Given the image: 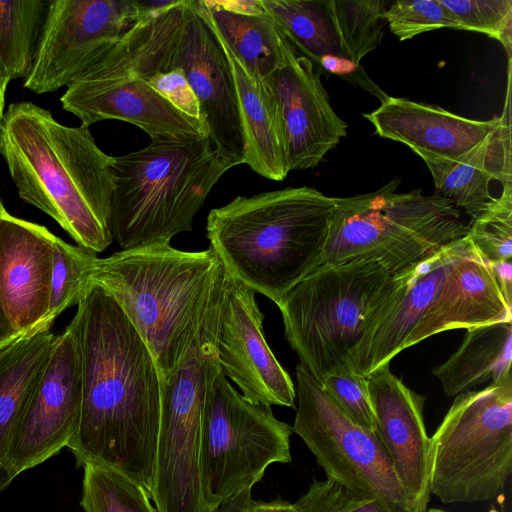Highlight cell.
Masks as SVG:
<instances>
[{
    "label": "cell",
    "instance_id": "6da1fadb",
    "mask_svg": "<svg viewBox=\"0 0 512 512\" xmlns=\"http://www.w3.org/2000/svg\"><path fill=\"white\" fill-rule=\"evenodd\" d=\"M74 323L81 362L79 423L68 444L78 467L112 468L148 492L160 420V379L146 344L116 301L87 282Z\"/></svg>",
    "mask_w": 512,
    "mask_h": 512
},
{
    "label": "cell",
    "instance_id": "7a4b0ae2",
    "mask_svg": "<svg viewBox=\"0 0 512 512\" xmlns=\"http://www.w3.org/2000/svg\"><path fill=\"white\" fill-rule=\"evenodd\" d=\"M0 155L19 197L79 247L96 255L112 243L113 156L88 126H66L35 103L14 102L0 120Z\"/></svg>",
    "mask_w": 512,
    "mask_h": 512
},
{
    "label": "cell",
    "instance_id": "3957f363",
    "mask_svg": "<svg viewBox=\"0 0 512 512\" xmlns=\"http://www.w3.org/2000/svg\"><path fill=\"white\" fill-rule=\"evenodd\" d=\"M224 279L225 269L210 247L182 251L164 243L97 258L87 276L136 329L160 380L173 373L191 348Z\"/></svg>",
    "mask_w": 512,
    "mask_h": 512
},
{
    "label": "cell",
    "instance_id": "277c9868",
    "mask_svg": "<svg viewBox=\"0 0 512 512\" xmlns=\"http://www.w3.org/2000/svg\"><path fill=\"white\" fill-rule=\"evenodd\" d=\"M335 197L311 187L238 196L212 209L206 234L225 271L277 306L320 266Z\"/></svg>",
    "mask_w": 512,
    "mask_h": 512
},
{
    "label": "cell",
    "instance_id": "5b68a950",
    "mask_svg": "<svg viewBox=\"0 0 512 512\" xmlns=\"http://www.w3.org/2000/svg\"><path fill=\"white\" fill-rule=\"evenodd\" d=\"M232 167L207 136L154 137L113 157V240L122 249L170 244L192 230L211 189Z\"/></svg>",
    "mask_w": 512,
    "mask_h": 512
},
{
    "label": "cell",
    "instance_id": "8992f818",
    "mask_svg": "<svg viewBox=\"0 0 512 512\" xmlns=\"http://www.w3.org/2000/svg\"><path fill=\"white\" fill-rule=\"evenodd\" d=\"M398 186L393 180L371 193L335 198L320 266L368 259L397 275L467 234L451 200L421 189L398 193Z\"/></svg>",
    "mask_w": 512,
    "mask_h": 512
},
{
    "label": "cell",
    "instance_id": "52a82bcc",
    "mask_svg": "<svg viewBox=\"0 0 512 512\" xmlns=\"http://www.w3.org/2000/svg\"><path fill=\"white\" fill-rule=\"evenodd\" d=\"M405 272L392 275L368 259L321 265L286 294L278 306L285 339L319 383L350 366L349 352Z\"/></svg>",
    "mask_w": 512,
    "mask_h": 512
},
{
    "label": "cell",
    "instance_id": "ba28073f",
    "mask_svg": "<svg viewBox=\"0 0 512 512\" xmlns=\"http://www.w3.org/2000/svg\"><path fill=\"white\" fill-rule=\"evenodd\" d=\"M512 473V375L455 399L430 437L429 491L445 504L502 494Z\"/></svg>",
    "mask_w": 512,
    "mask_h": 512
},
{
    "label": "cell",
    "instance_id": "9c48e42d",
    "mask_svg": "<svg viewBox=\"0 0 512 512\" xmlns=\"http://www.w3.org/2000/svg\"><path fill=\"white\" fill-rule=\"evenodd\" d=\"M218 317L209 315L173 373L160 380V420L151 500L158 512H215L205 502L200 472L204 408L221 373Z\"/></svg>",
    "mask_w": 512,
    "mask_h": 512
},
{
    "label": "cell",
    "instance_id": "30bf717a",
    "mask_svg": "<svg viewBox=\"0 0 512 512\" xmlns=\"http://www.w3.org/2000/svg\"><path fill=\"white\" fill-rule=\"evenodd\" d=\"M292 433V426L278 420L271 406L247 400L221 372L202 420L200 472L206 504L215 511L261 481L269 465L290 463Z\"/></svg>",
    "mask_w": 512,
    "mask_h": 512
},
{
    "label": "cell",
    "instance_id": "8fae6325",
    "mask_svg": "<svg viewBox=\"0 0 512 512\" xmlns=\"http://www.w3.org/2000/svg\"><path fill=\"white\" fill-rule=\"evenodd\" d=\"M298 406L293 432L326 477L379 498L395 512H411L391 460L376 432L354 423L301 364L296 366Z\"/></svg>",
    "mask_w": 512,
    "mask_h": 512
},
{
    "label": "cell",
    "instance_id": "7c38bea8",
    "mask_svg": "<svg viewBox=\"0 0 512 512\" xmlns=\"http://www.w3.org/2000/svg\"><path fill=\"white\" fill-rule=\"evenodd\" d=\"M141 16L137 0L49 1L24 87L37 94L68 87Z\"/></svg>",
    "mask_w": 512,
    "mask_h": 512
},
{
    "label": "cell",
    "instance_id": "4fadbf2b",
    "mask_svg": "<svg viewBox=\"0 0 512 512\" xmlns=\"http://www.w3.org/2000/svg\"><path fill=\"white\" fill-rule=\"evenodd\" d=\"M81 362L74 323L56 335L35 391L7 445L2 466L9 483L67 447L80 418Z\"/></svg>",
    "mask_w": 512,
    "mask_h": 512
},
{
    "label": "cell",
    "instance_id": "5bb4252c",
    "mask_svg": "<svg viewBox=\"0 0 512 512\" xmlns=\"http://www.w3.org/2000/svg\"><path fill=\"white\" fill-rule=\"evenodd\" d=\"M255 292L225 271L216 337L221 372L249 401L295 408L291 377L271 351Z\"/></svg>",
    "mask_w": 512,
    "mask_h": 512
},
{
    "label": "cell",
    "instance_id": "9a60e30c",
    "mask_svg": "<svg viewBox=\"0 0 512 512\" xmlns=\"http://www.w3.org/2000/svg\"><path fill=\"white\" fill-rule=\"evenodd\" d=\"M171 67L184 72L214 147L234 166L244 164L245 138L232 70L218 38L196 10L194 0H187Z\"/></svg>",
    "mask_w": 512,
    "mask_h": 512
},
{
    "label": "cell",
    "instance_id": "2e32d148",
    "mask_svg": "<svg viewBox=\"0 0 512 512\" xmlns=\"http://www.w3.org/2000/svg\"><path fill=\"white\" fill-rule=\"evenodd\" d=\"M281 45V65L263 80L280 111L289 171L313 169L347 135V124L332 109L313 64L282 32Z\"/></svg>",
    "mask_w": 512,
    "mask_h": 512
},
{
    "label": "cell",
    "instance_id": "e0dca14e",
    "mask_svg": "<svg viewBox=\"0 0 512 512\" xmlns=\"http://www.w3.org/2000/svg\"><path fill=\"white\" fill-rule=\"evenodd\" d=\"M60 100L64 110L88 127L115 119L138 126L150 138L208 137L198 119L176 109L134 74L90 67L67 87Z\"/></svg>",
    "mask_w": 512,
    "mask_h": 512
},
{
    "label": "cell",
    "instance_id": "ac0fdd59",
    "mask_svg": "<svg viewBox=\"0 0 512 512\" xmlns=\"http://www.w3.org/2000/svg\"><path fill=\"white\" fill-rule=\"evenodd\" d=\"M383 364L365 376L384 446L407 497L411 512H425L430 501L429 447L423 409L425 397L414 392Z\"/></svg>",
    "mask_w": 512,
    "mask_h": 512
},
{
    "label": "cell",
    "instance_id": "d6986e66",
    "mask_svg": "<svg viewBox=\"0 0 512 512\" xmlns=\"http://www.w3.org/2000/svg\"><path fill=\"white\" fill-rule=\"evenodd\" d=\"M49 235L45 226L7 210L0 215V304L19 335L50 322L46 319L52 275Z\"/></svg>",
    "mask_w": 512,
    "mask_h": 512
},
{
    "label": "cell",
    "instance_id": "ffe728a7",
    "mask_svg": "<svg viewBox=\"0 0 512 512\" xmlns=\"http://www.w3.org/2000/svg\"><path fill=\"white\" fill-rule=\"evenodd\" d=\"M461 239L444 246L404 273L390 298L349 352L347 361L354 372L366 376L377 367L390 363L404 350L408 337L435 299Z\"/></svg>",
    "mask_w": 512,
    "mask_h": 512
},
{
    "label": "cell",
    "instance_id": "44dd1931",
    "mask_svg": "<svg viewBox=\"0 0 512 512\" xmlns=\"http://www.w3.org/2000/svg\"><path fill=\"white\" fill-rule=\"evenodd\" d=\"M497 322H512V308L507 305L488 263L465 235L435 299L408 337L404 349L440 332Z\"/></svg>",
    "mask_w": 512,
    "mask_h": 512
},
{
    "label": "cell",
    "instance_id": "7402d4cb",
    "mask_svg": "<svg viewBox=\"0 0 512 512\" xmlns=\"http://www.w3.org/2000/svg\"><path fill=\"white\" fill-rule=\"evenodd\" d=\"M382 138L410 147L423 160L457 161L487 139L501 117L474 120L443 108L388 96L364 114Z\"/></svg>",
    "mask_w": 512,
    "mask_h": 512
},
{
    "label": "cell",
    "instance_id": "603a6c76",
    "mask_svg": "<svg viewBox=\"0 0 512 512\" xmlns=\"http://www.w3.org/2000/svg\"><path fill=\"white\" fill-rule=\"evenodd\" d=\"M505 108L496 130L457 161L425 159L437 195L451 200L476 218L494 199L490 183H512L511 166V68L508 67Z\"/></svg>",
    "mask_w": 512,
    "mask_h": 512
},
{
    "label": "cell",
    "instance_id": "cb8c5ba5",
    "mask_svg": "<svg viewBox=\"0 0 512 512\" xmlns=\"http://www.w3.org/2000/svg\"><path fill=\"white\" fill-rule=\"evenodd\" d=\"M218 40L228 58L236 86L245 138L244 164L262 177L281 181L290 171L277 103L265 81L251 75L228 47Z\"/></svg>",
    "mask_w": 512,
    "mask_h": 512
},
{
    "label": "cell",
    "instance_id": "d4e9b609",
    "mask_svg": "<svg viewBox=\"0 0 512 512\" xmlns=\"http://www.w3.org/2000/svg\"><path fill=\"white\" fill-rule=\"evenodd\" d=\"M51 322L0 349V492L9 487L2 460L48 361L55 334Z\"/></svg>",
    "mask_w": 512,
    "mask_h": 512
},
{
    "label": "cell",
    "instance_id": "484cf974",
    "mask_svg": "<svg viewBox=\"0 0 512 512\" xmlns=\"http://www.w3.org/2000/svg\"><path fill=\"white\" fill-rule=\"evenodd\" d=\"M512 322L466 329L461 345L432 373L448 397L483 384H495L511 374Z\"/></svg>",
    "mask_w": 512,
    "mask_h": 512
},
{
    "label": "cell",
    "instance_id": "4316f807",
    "mask_svg": "<svg viewBox=\"0 0 512 512\" xmlns=\"http://www.w3.org/2000/svg\"><path fill=\"white\" fill-rule=\"evenodd\" d=\"M194 6L251 75L265 79L281 65V32L266 10L239 14L217 6L213 0H194Z\"/></svg>",
    "mask_w": 512,
    "mask_h": 512
},
{
    "label": "cell",
    "instance_id": "83f0119b",
    "mask_svg": "<svg viewBox=\"0 0 512 512\" xmlns=\"http://www.w3.org/2000/svg\"><path fill=\"white\" fill-rule=\"evenodd\" d=\"M262 4L279 30L316 71L326 58L350 61L331 0H262Z\"/></svg>",
    "mask_w": 512,
    "mask_h": 512
},
{
    "label": "cell",
    "instance_id": "f1b7e54d",
    "mask_svg": "<svg viewBox=\"0 0 512 512\" xmlns=\"http://www.w3.org/2000/svg\"><path fill=\"white\" fill-rule=\"evenodd\" d=\"M49 1L0 0V86L26 78L32 67Z\"/></svg>",
    "mask_w": 512,
    "mask_h": 512
},
{
    "label": "cell",
    "instance_id": "f546056e",
    "mask_svg": "<svg viewBox=\"0 0 512 512\" xmlns=\"http://www.w3.org/2000/svg\"><path fill=\"white\" fill-rule=\"evenodd\" d=\"M80 505L84 512H158L150 493L124 474L85 464Z\"/></svg>",
    "mask_w": 512,
    "mask_h": 512
},
{
    "label": "cell",
    "instance_id": "4dcf8cb0",
    "mask_svg": "<svg viewBox=\"0 0 512 512\" xmlns=\"http://www.w3.org/2000/svg\"><path fill=\"white\" fill-rule=\"evenodd\" d=\"M391 4L385 0H331L332 11L350 61L376 49L383 37L384 13Z\"/></svg>",
    "mask_w": 512,
    "mask_h": 512
},
{
    "label": "cell",
    "instance_id": "1f68e13d",
    "mask_svg": "<svg viewBox=\"0 0 512 512\" xmlns=\"http://www.w3.org/2000/svg\"><path fill=\"white\" fill-rule=\"evenodd\" d=\"M52 275L47 320H54L67 308L77 305L87 276L98 257L50 232Z\"/></svg>",
    "mask_w": 512,
    "mask_h": 512
},
{
    "label": "cell",
    "instance_id": "d6a6232c",
    "mask_svg": "<svg viewBox=\"0 0 512 512\" xmlns=\"http://www.w3.org/2000/svg\"><path fill=\"white\" fill-rule=\"evenodd\" d=\"M466 238L487 263L512 258V183L472 219Z\"/></svg>",
    "mask_w": 512,
    "mask_h": 512
},
{
    "label": "cell",
    "instance_id": "836d02e7",
    "mask_svg": "<svg viewBox=\"0 0 512 512\" xmlns=\"http://www.w3.org/2000/svg\"><path fill=\"white\" fill-rule=\"evenodd\" d=\"M456 22V29L498 40L511 60L512 0H438Z\"/></svg>",
    "mask_w": 512,
    "mask_h": 512
},
{
    "label": "cell",
    "instance_id": "e575fe53",
    "mask_svg": "<svg viewBox=\"0 0 512 512\" xmlns=\"http://www.w3.org/2000/svg\"><path fill=\"white\" fill-rule=\"evenodd\" d=\"M334 403L357 425L376 432V422L365 376L343 366L330 371L320 383Z\"/></svg>",
    "mask_w": 512,
    "mask_h": 512
},
{
    "label": "cell",
    "instance_id": "d590c367",
    "mask_svg": "<svg viewBox=\"0 0 512 512\" xmlns=\"http://www.w3.org/2000/svg\"><path fill=\"white\" fill-rule=\"evenodd\" d=\"M295 504L301 512H395L379 498L328 478L314 480Z\"/></svg>",
    "mask_w": 512,
    "mask_h": 512
},
{
    "label": "cell",
    "instance_id": "8d00e7d4",
    "mask_svg": "<svg viewBox=\"0 0 512 512\" xmlns=\"http://www.w3.org/2000/svg\"><path fill=\"white\" fill-rule=\"evenodd\" d=\"M391 32L400 41L439 28H455L450 17L438 0H397L391 2L384 13Z\"/></svg>",
    "mask_w": 512,
    "mask_h": 512
},
{
    "label": "cell",
    "instance_id": "74e56055",
    "mask_svg": "<svg viewBox=\"0 0 512 512\" xmlns=\"http://www.w3.org/2000/svg\"><path fill=\"white\" fill-rule=\"evenodd\" d=\"M145 82L176 109L201 122L198 100L180 68L161 70Z\"/></svg>",
    "mask_w": 512,
    "mask_h": 512
},
{
    "label": "cell",
    "instance_id": "f35d334b",
    "mask_svg": "<svg viewBox=\"0 0 512 512\" xmlns=\"http://www.w3.org/2000/svg\"><path fill=\"white\" fill-rule=\"evenodd\" d=\"M507 305L512 308V264L510 260L488 263Z\"/></svg>",
    "mask_w": 512,
    "mask_h": 512
},
{
    "label": "cell",
    "instance_id": "ab89813d",
    "mask_svg": "<svg viewBox=\"0 0 512 512\" xmlns=\"http://www.w3.org/2000/svg\"><path fill=\"white\" fill-rule=\"evenodd\" d=\"M243 512H301V510L295 503L277 498L269 502L251 499Z\"/></svg>",
    "mask_w": 512,
    "mask_h": 512
},
{
    "label": "cell",
    "instance_id": "60d3db41",
    "mask_svg": "<svg viewBox=\"0 0 512 512\" xmlns=\"http://www.w3.org/2000/svg\"><path fill=\"white\" fill-rule=\"evenodd\" d=\"M214 3L231 12L239 13V14H261L265 12V9L262 4V0H226V1H218L213 0Z\"/></svg>",
    "mask_w": 512,
    "mask_h": 512
},
{
    "label": "cell",
    "instance_id": "b9f144b4",
    "mask_svg": "<svg viewBox=\"0 0 512 512\" xmlns=\"http://www.w3.org/2000/svg\"><path fill=\"white\" fill-rule=\"evenodd\" d=\"M252 488H246L221 503L215 512H243L248 505Z\"/></svg>",
    "mask_w": 512,
    "mask_h": 512
},
{
    "label": "cell",
    "instance_id": "7bdbcfd3",
    "mask_svg": "<svg viewBox=\"0 0 512 512\" xmlns=\"http://www.w3.org/2000/svg\"><path fill=\"white\" fill-rule=\"evenodd\" d=\"M5 210L6 209L0 196V215ZM21 336L22 335H19L11 325L0 304V349L17 340Z\"/></svg>",
    "mask_w": 512,
    "mask_h": 512
},
{
    "label": "cell",
    "instance_id": "ee69618b",
    "mask_svg": "<svg viewBox=\"0 0 512 512\" xmlns=\"http://www.w3.org/2000/svg\"><path fill=\"white\" fill-rule=\"evenodd\" d=\"M5 91L0 86V120L4 114Z\"/></svg>",
    "mask_w": 512,
    "mask_h": 512
},
{
    "label": "cell",
    "instance_id": "f6af8a7d",
    "mask_svg": "<svg viewBox=\"0 0 512 512\" xmlns=\"http://www.w3.org/2000/svg\"><path fill=\"white\" fill-rule=\"evenodd\" d=\"M425 512H447V511L442 510V509L433 508V509H427Z\"/></svg>",
    "mask_w": 512,
    "mask_h": 512
}]
</instances>
